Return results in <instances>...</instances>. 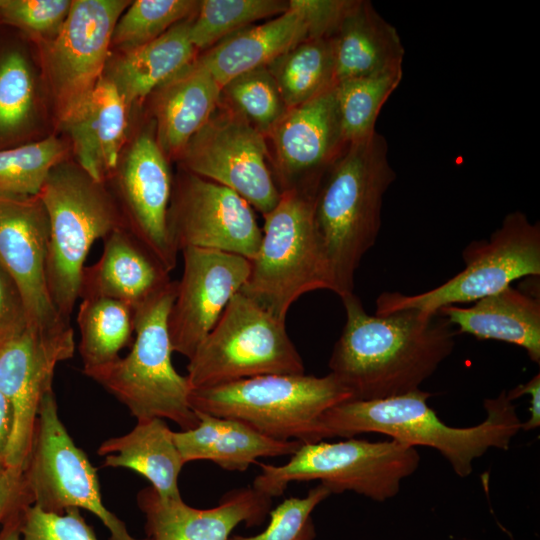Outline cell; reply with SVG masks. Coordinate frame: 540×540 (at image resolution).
Wrapping results in <instances>:
<instances>
[{
  "instance_id": "31",
  "label": "cell",
  "mask_w": 540,
  "mask_h": 540,
  "mask_svg": "<svg viewBox=\"0 0 540 540\" xmlns=\"http://www.w3.org/2000/svg\"><path fill=\"white\" fill-rule=\"evenodd\" d=\"M287 109L336 85L329 38H306L267 65Z\"/></svg>"
},
{
  "instance_id": "34",
  "label": "cell",
  "mask_w": 540,
  "mask_h": 540,
  "mask_svg": "<svg viewBox=\"0 0 540 540\" xmlns=\"http://www.w3.org/2000/svg\"><path fill=\"white\" fill-rule=\"evenodd\" d=\"M64 154V145L54 136L0 149V197L37 196L50 171L64 160Z\"/></svg>"
},
{
  "instance_id": "19",
  "label": "cell",
  "mask_w": 540,
  "mask_h": 540,
  "mask_svg": "<svg viewBox=\"0 0 540 540\" xmlns=\"http://www.w3.org/2000/svg\"><path fill=\"white\" fill-rule=\"evenodd\" d=\"M74 352L75 344L47 341L28 328L0 340V392L12 410L6 468L23 470L40 405L53 391L55 368L71 359Z\"/></svg>"
},
{
  "instance_id": "11",
  "label": "cell",
  "mask_w": 540,
  "mask_h": 540,
  "mask_svg": "<svg viewBox=\"0 0 540 540\" xmlns=\"http://www.w3.org/2000/svg\"><path fill=\"white\" fill-rule=\"evenodd\" d=\"M23 480L31 503L43 511L86 510L103 523L109 540H149L133 537L125 523L105 507L97 469L61 421L53 391L40 405Z\"/></svg>"
},
{
  "instance_id": "22",
  "label": "cell",
  "mask_w": 540,
  "mask_h": 540,
  "mask_svg": "<svg viewBox=\"0 0 540 540\" xmlns=\"http://www.w3.org/2000/svg\"><path fill=\"white\" fill-rule=\"evenodd\" d=\"M127 110L115 86L103 76L85 100L59 124L69 134L78 165L104 183L119 165Z\"/></svg>"
},
{
  "instance_id": "13",
  "label": "cell",
  "mask_w": 540,
  "mask_h": 540,
  "mask_svg": "<svg viewBox=\"0 0 540 540\" xmlns=\"http://www.w3.org/2000/svg\"><path fill=\"white\" fill-rule=\"evenodd\" d=\"M130 1L74 0L43 59L59 123L103 77L114 27Z\"/></svg>"
},
{
  "instance_id": "21",
  "label": "cell",
  "mask_w": 540,
  "mask_h": 540,
  "mask_svg": "<svg viewBox=\"0 0 540 540\" xmlns=\"http://www.w3.org/2000/svg\"><path fill=\"white\" fill-rule=\"evenodd\" d=\"M103 240L100 258L82 271L80 299L109 298L134 310L172 282L170 273L124 228Z\"/></svg>"
},
{
  "instance_id": "40",
  "label": "cell",
  "mask_w": 540,
  "mask_h": 540,
  "mask_svg": "<svg viewBox=\"0 0 540 540\" xmlns=\"http://www.w3.org/2000/svg\"><path fill=\"white\" fill-rule=\"evenodd\" d=\"M69 0H0V20L33 35L54 36L66 19Z\"/></svg>"
},
{
  "instance_id": "33",
  "label": "cell",
  "mask_w": 540,
  "mask_h": 540,
  "mask_svg": "<svg viewBox=\"0 0 540 540\" xmlns=\"http://www.w3.org/2000/svg\"><path fill=\"white\" fill-rule=\"evenodd\" d=\"M289 9V0H202L190 17L189 37L205 51L229 35Z\"/></svg>"
},
{
  "instance_id": "9",
  "label": "cell",
  "mask_w": 540,
  "mask_h": 540,
  "mask_svg": "<svg viewBox=\"0 0 540 540\" xmlns=\"http://www.w3.org/2000/svg\"><path fill=\"white\" fill-rule=\"evenodd\" d=\"M304 372L286 321L239 291L189 358L185 377L191 391L257 376Z\"/></svg>"
},
{
  "instance_id": "39",
  "label": "cell",
  "mask_w": 540,
  "mask_h": 540,
  "mask_svg": "<svg viewBox=\"0 0 540 540\" xmlns=\"http://www.w3.org/2000/svg\"><path fill=\"white\" fill-rule=\"evenodd\" d=\"M80 511L71 508L64 513H52L36 505H28L21 513V539L98 540L93 527L86 522Z\"/></svg>"
},
{
  "instance_id": "18",
  "label": "cell",
  "mask_w": 540,
  "mask_h": 540,
  "mask_svg": "<svg viewBox=\"0 0 540 540\" xmlns=\"http://www.w3.org/2000/svg\"><path fill=\"white\" fill-rule=\"evenodd\" d=\"M115 181L123 228L170 273L178 253L167 227L173 180L154 128L134 140Z\"/></svg>"
},
{
  "instance_id": "5",
  "label": "cell",
  "mask_w": 540,
  "mask_h": 540,
  "mask_svg": "<svg viewBox=\"0 0 540 540\" xmlns=\"http://www.w3.org/2000/svg\"><path fill=\"white\" fill-rule=\"evenodd\" d=\"M177 281L133 310L134 341L130 352L86 374L124 404L136 420L168 419L181 430L198 419L189 403L190 387L171 360L168 316Z\"/></svg>"
},
{
  "instance_id": "44",
  "label": "cell",
  "mask_w": 540,
  "mask_h": 540,
  "mask_svg": "<svg viewBox=\"0 0 540 540\" xmlns=\"http://www.w3.org/2000/svg\"><path fill=\"white\" fill-rule=\"evenodd\" d=\"M507 398L514 401L523 395L530 396V417L522 422L521 429L530 431L540 425V374L534 375L528 382L519 384L510 391H506Z\"/></svg>"
},
{
  "instance_id": "15",
  "label": "cell",
  "mask_w": 540,
  "mask_h": 540,
  "mask_svg": "<svg viewBox=\"0 0 540 540\" xmlns=\"http://www.w3.org/2000/svg\"><path fill=\"white\" fill-rule=\"evenodd\" d=\"M167 227L177 252L194 247L251 260L262 238L253 208L244 198L185 170L173 181Z\"/></svg>"
},
{
  "instance_id": "3",
  "label": "cell",
  "mask_w": 540,
  "mask_h": 540,
  "mask_svg": "<svg viewBox=\"0 0 540 540\" xmlns=\"http://www.w3.org/2000/svg\"><path fill=\"white\" fill-rule=\"evenodd\" d=\"M395 178L387 140L376 131L349 143L318 186L314 222L340 298L354 293L355 273L377 241L384 195Z\"/></svg>"
},
{
  "instance_id": "45",
  "label": "cell",
  "mask_w": 540,
  "mask_h": 540,
  "mask_svg": "<svg viewBox=\"0 0 540 540\" xmlns=\"http://www.w3.org/2000/svg\"><path fill=\"white\" fill-rule=\"evenodd\" d=\"M12 429V410L6 397L0 392V473L6 469L5 454Z\"/></svg>"
},
{
  "instance_id": "2",
  "label": "cell",
  "mask_w": 540,
  "mask_h": 540,
  "mask_svg": "<svg viewBox=\"0 0 540 540\" xmlns=\"http://www.w3.org/2000/svg\"><path fill=\"white\" fill-rule=\"evenodd\" d=\"M431 393L421 389L377 400H350L333 406L320 419L323 439L379 433L412 447L437 450L462 478L473 471L475 459L490 448L506 450L520 431L513 401L503 390L484 400L485 419L472 427L444 423L428 405Z\"/></svg>"
},
{
  "instance_id": "37",
  "label": "cell",
  "mask_w": 540,
  "mask_h": 540,
  "mask_svg": "<svg viewBox=\"0 0 540 540\" xmlns=\"http://www.w3.org/2000/svg\"><path fill=\"white\" fill-rule=\"evenodd\" d=\"M34 109V81L25 56L16 50L0 59V142L19 135Z\"/></svg>"
},
{
  "instance_id": "36",
  "label": "cell",
  "mask_w": 540,
  "mask_h": 540,
  "mask_svg": "<svg viewBox=\"0 0 540 540\" xmlns=\"http://www.w3.org/2000/svg\"><path fill=\"white\" fill-rule=\"evenodd\" d=\"M199 1L136 0L119 17L111 44L124 52L158 38L175 24L190 17Z\"/></svg>"
},
{
  "instance_id": "43",
  "label": "cell",
  "mask_w": 540,
  "mask_h": 540,
  "mask_svg": "<svg viewBox=\"0 0 540 540\" xmlns=\"http://www.w3.org/2000/svg\"><path fill=\"white\" fill-rule=\"evenodd\" d=\"M31 500L25 489L22 469L6 468L0 473V525Z\"/></svg>"
},
{
  "instance_id": "24",
  "label": "cell",
  "mask_w": 540,
  "mask_h": 540,
  "mask_svg": "<svg viewBox=\"0 0 540 540\" xmlns=\"http://www.w3.org/2000/svg\"><path fill=\"white\" fill-rule=\"evenodd\" d=\"M194 411V428L173 431L184 464L210 460L224 470L243 472L259 458L292 455L302 444L272 439L236 419Z\"/></svg>"
},
{
  "instance_id": "17",
  "label": "cell",
  "mask_w": 540,
  "mask_h": 540,
  "mask_svg": "<svg viewBox=\"0 0 540 540\" xmlns=\"http://www.w3.org/2000/svg\"><path fill=\"white\" fill-rule=\"evenodd\" d=\"M184 267L168 316L173 352L188 359L213 329L250 273V260L202 248L182 251Z\"/></svg>"
},
{
  "instance_id": "38",
  "label": "cell",
  "mask_w": 540,
  "mask_h": 540,
  "mask_svg": "<svg viewBox=\"0 0 540 540\" xmlns=\"http://www.w3.org/2000/svg\"><path fill=\"white\" fill-rule=\"evenodd\" d=\"M331 492L323 484L310 489L305 497H289L269 512L266 529L253 536L232 535L228 540H313L311 514Z\"/></svg>"
},
{
  "instance_id": "10",
  "label": "cell",
  "mask_w": 540,
  "mask_h": 540,
  "mask_svg": "<svg viewBox=\"0 0 540 540\" xmlns=\"http://www.w3.org/2000/svg\"><path fill=\"white\" fill-rule=\"evenodd\" d=\"M465 267L437 287L413 295L383 292L376 315L400 310L436 313L450 305L475 302L512 282L540 275V224L521 211L508 213L489 239L473 241L462 252Z\"/></svg>"
},
{
  "instance_id": "16",
  "label": "cell",
  "mask_w": 540,
  "mask_h": 540,
  "mask_svg": "<svg viewBox=\"0 0 540 540\" xmlns=\"http://www.w3.org/2000/svg\"><path fill=\"white\" fill-rule=\"evenodd\" d=\"M265 138L279 191H317L324 174L348 145L335 86L288 109Z\"/></svg>"
},
{
  "instance_id": "7",
  "label": "cell",
  "mask_w": 540,
  "mask_h": 540,
  "mask_svg": "<svg viewBox=\"0 0 540 540\" xmlns=\"http://www.w3.org/2000/svg\"><path fill=\"white\" fill-rule=\"evenodd\" d=\"M317 191L281 192L263 215L262 238L240 292L286 321L293 303L315 290L332 291L329 266L314 222Z\"/></svg>"
},
{
  "instance_id": "41",
  "label": "cell",
  "mask_w": 540,
  "mask_h": 540,
  "mask_svg": "<svg viewBox=\"0 0 540 540\" xmlns=\"http://www.w3.org/2000/svg\"><path fill=\"white\" fill-rule=\"evenodd\" d=\"M355 0H289V6L303 17L308 38H329Z\"/></svg>"
},
{
  "instance_id": "46",
  "label": "cell",
  "mask_w": 540,
  "mask_h": 540,
  "mask_svg": "<svg viewBox=\"0 0 540 540\" xmlns=\"http://www.w3.org/2000/svg\"><path fill=\"white\" fill-rule=\"evenodd\" d=\"M23 508L13 513L1 525L0 540H22L20 533V522Z\"/></svg>"
},
{
  "instance_id": "30",
  "label": "cell",
  "mask_w": 540,
  "mask_h": 540,
  "mask_svg": "<svg viewBox=\"0 0 540 540\" xmlns=\"http://www.w3.org/2000/svg\"><path fill=\"white\" fill-rule=\"evenodd\" d=\"M77 323L85 375L117 360L134 334L132 308L109 298L81 299Z\"/></svg>"
},
{
  "instance_id": "42",
  "label": "cell",
  "mask_w": 540,
  "mask_h": 540,
  "mask_svg": "<svg viewBox=\"0 0 540 540\" xmlns=\"http://www.w3.org/2000/svg\"><path fill=\"white\" fill-rule=\"evenodd\" d=\"M26 328V313L20 292L0 265V340Z\"/></svg>"
},
{
  "instance_id": "29",
  "label": "cell",
  "mask_w": 540,
  "mask_h": 540,
  "mask_svg": "<svg viewBox=\"0 0 540 540\" xmlns=\"http://www.w3.org/2000/svg\"><path fill=\"white\" fill-rule=\"evenodd\" d=\"M190 17L151 42L124 52L113 62L106 77L128 107L151 94L197 57L199 53L189 37Z\"/></svg>"
},
{
  "instance_id": "4",
  "label": "cell",
  "mask_w": 540,
  "mask_h": 540,
  "mask_svg": "<svg viewBox=\"0 0 540 540\" xmlns=\"http://www.w3.org/2000/svg\"><path fill=\"white\" fill-rule=\"evenodd\" d=\"M351 392L331 373L274 374L191 390L193 410L239 420L280 441H322L320 419Z\"/></svg>"
},
{
  "instance_id": "12",
  "label": "cell",
  "mask_w": 540,
  "mask_h": 540,
  "mask_svg": "<svg viewBox=\"0 0 540 540\" xmlns=\"http://www.w3.org/2000/svg\"><path fill=\"white\" fill-rule=\"evenodd\" d=\"M178 159L183 170L230 188L262 216L280 199L265 136L222 100Z\"/></svg>"
},
{
  "instance_id": "35",
  "label": "cell",
  "mask_w": 540,
  "mask_h": 540,
  "mask_svg": "<svg viewBox=\"0 0 540 540\" xmlns=\"http://www.w3.org/2000/svg\"><path fill=\"white\" fill-rule=\"evenodd\" d=\"M221 100L266 136L288 110L267 66L244 72L221 87Z\"/></svg>"
},
{
  "instance_id": "28",
  "label": "cell",
  "mask_w": 540,
  "mask_h": 540,
  "mask_svg": "<svg viewBox=\"0 0 540 540\" xmlns=\"http://www.w3.org/2000/svg\"><path fill=\"white\" fill-rule=\"evenodd\" d=\"M97 453L104 467L127 468L143 476L160 497H181L178 477L185 464L164 419L137 420L128 433L103 441Z\"/></svg>"
},
{
  "instance_id": "6",
  "label": "cell",
  "mask_w": 540,
  "mask_h": 540,
  "mask_svg": "<svg viewBox=\"0 0 540 540\" xmlns=\"http://www.w3.org/2000/svg\"><path fill=\"white\" fill-rule=\"evenodd\" d=\"M38 196L49 223L48 287L55 308L70 324L91 246L123 226L105 184L95 181L78 164L64 160L57 164Z\"/></svg>"
},
{
  "instance_id": "14",
  "label": "cell",
  "mask_w": 540,
  "mask_h": 540,
  "mask_svg": "<svg viewBox=\"0 0 540 540\" xmlns=\"http://www.w3.org/2000/svg\"><path fill=\"white\" fill-rule=\"evenodd\" d=\"M49 223L39 196L0 197V265L23 300L28 330L47 341L75 344L55 308L46 275Z\"/></svg>"
},
{
  "instance_id": "26",
  "label": "cell",
  "mask_w": 540,
  "mask_h": 540,
  "mask_svg": "<svg viewBox=\"0 0 540 540\" xmlns=\"http://www.w3.org/2000/svg\"><path fill=\"white\" fill-rule=\"evenodd\" d=\"M457 333L482 340H497L523 348L529 359L540 363V299L509 286L471 306H446L438 311Z\"/></svg>"
},
{
  "instance_id": "27",
  "label": "cell",
  "mask_w": 540,
  "mask_h": 540,
  "mask_svg": "<svg viewBox=\"0 0 540 540\" xmlns=\"http://www.w3.org/2000/svg\"><path fill=\"white\" fill-rule=\"evenodd\" d=\"M306 38L308 28L302 15L289 6L285 13L263 24L229 35L197 59L222 87L244 72L267 66Z\"/></svg>"
},
{
  "instance_id": "8",
  "label": "cell",
  "mask_w": 540,
  "mask_h": 540,
  "mask_svg": "<svg viewBox=\"0 0 540 540\" xmlns=\"http://www.w3.org/2000/svg\"><path fill=\"white\" fill-rule=\"evenodd\" d=\"M344 439L302 443L283 465L257 462L261 473L252 487L273 498L281 496L291 482L319 480L331 494L353 491L383 502L395 497L401 482L419 466L416 448L394 439Z\"/></svg>"
},
{
  "instance_id": "32",
  "label": "cell",
  "mask_w": 540,
  "mask_h": 540,
  "mask_svg": "<svg viewBox=\"0 0 540 540\" xmlns=\"http://www.w3.org/2000/svg\"><path fill=\"white\" fill-rule=\"evenodd\" d=\"M403 78V67L352 78L335 85L340 124L346 142L364 140L376 132L378 115Z\"/></svg>"
},
{
  "instance_id": "25",
  "label": "cell",
  "mask_w": 540,
  "mask_h": 540,
  "mask_svg": "<svg viewBox=\"0 0 540 540\" xmlns=\"http://www.w3.org/2000/svg\"><path fill=\"white\" fill-rule=\"evenodd\" d=\"M329 40L336 84L402 67L401 37L370 1L355 0Z\"/></svg>"
},
{
  "instance_id": "20",
  "label": "cell",
  "mask_w": 540,
  "mask_h": 540,
  "mask_svg": "<svg viewBox=\"0 0 540 540\" xmlns=\"http://www.w3.org/2000/svg\"><path fill=\"white\" fill-rule=\"evenodd\" d=\"M137 503L145 515L149 540H228L240 523L262 524L272 498L248 486L228 492L215 507L198 509L182 497L162 498L149 486L138 493Z\"/></svg>"
},
{
  "instance_id": "23",
  "label": "cell",
  "mask_w": 540,
  "mask_h": 540,
  "mask_svg": "<svg viewBox=\"0 0 540 540\" xmlns=\"http://www.w3.org/2000/svg\"><path fill=\"white\" fill-rule=\"evenodd\" d=\"M152 94L157 142L166 157L178 159L218 107L221 86L196 57Z\"/></svg>"
},
{
  "instance_id": "1",
  "label": "cell",
  "mask_w": 540,
  "mask_h": 540,
  "mask_svg": "<svg viewBox=\"0 0 540 540\" xmlns=\"http://www.w3.org/2000/svg\"><path fill=\"white\" fill-rule=\"evenodd\" d=\"M341 300L346 322L328 366L352 400L418 390L454 350L456 329L439 312L407 309L370 315L354 293Z\"/></svg>"
}]
</instances>
